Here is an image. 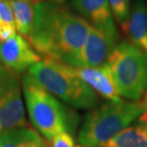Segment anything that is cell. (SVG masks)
<instances>
[{"label": "cell", "mask_w": 147, "mask_h": 147, "mask_svg": "<svg viewBox=\"0 0 147 147\" xmlns=\"http://www.w3.org/2000/svg\"><path fill=\"white\" fill-rule=\"evenodd\" d=\"M40 60V55L20 34L0 41V64L19 75Z\"/></svg>", "instance_id": "ba28073f"}, {"label": "cell", "mask_w": 147, "mask_h": 147, "mask_svg": "<svg viewBox=\"0 0 147 147\" xmlns=\"http://www.w3.org/2000/svg\"><path fill=\"white\" fill-rule=\"evenodd\" d=\"M23 96L32 124L44 139L52 142L61 132L73 134L78 117L57 96L26 73L22 78Z\"/></svg>", "instance_id": "7a4b0ae2"}, {"label": "cell", "mask_w": 147, "mask_h": 147, "mask_svg": "<svg viewBox=\"0 0 147 147\" xmlns=\"http://www.w3.org/2000/svg\"><path fill=\"white\" fill-rule=\"evenodd\" d=\"M17 34L16 21L10 1L0 2V41Z\"/></svg>", "instance_id": "9a60e30c"}, {"label": "cell", "mask_w": 147, "mask_h": 147, "mask_svg": "<svg viewBox=\"0 0 147 147\" xmlns=\"http://www.w3.org/2000/svg\"><path fill=\"white\" fill-rule=\"evenodd\" d=\"M120 27L130 42L147 54V10L143 0H133L130 17Z\"/></svg>", "instance_id": "8fae6325"}, {"label": "cell", "mask_w": 147, "mask_h": 147, "mask_svg": "<svg viewBox=\"0 0 147 147\" xmlns=\"http://www.w3.org/2000/svg\"><path fill=\"white\" fill-rule=\"evenodd\" d=\"M144 1V4H145V7H146V10H147V0H143Z\"/></svg>", "instance_id": "ffe728a7"}, {"label": "cell", "mask_w": 147, "mask_h": 147, "mask_svg": "<svg viewBox=\"0 0 147 147\" xmlns=\"http://www.w3.org/2000/svg\"><path fill=\"white\" fill-rule=\"evenodd\" d=\"M16 30L27 38L30 36L34 19V2L30 0H10Z\"/></svg>", "instance_id": "5bb4252c"}, {"label": "cell", "mask_w": 147, "mask_h": 147, "mask_svg": "<svg viewBox=\"0 0 147 147\" xmlns=\"http://www.w3.org/2000/svg\"><path fill=\"white\" fill-rule=\"evenodd\" d=\"M119 32L102 30L91 25L89 34L74 67L92 68L105 65L111 54L119 43Z\"/></svg>", "instance_id": "52a82bcc"}, {"label": "cell", "mask_w": 147, "mask_h": 147, "mask_svg": "<svg viewBox=\"0 0 147 147\" xmlns=\"http://www.w3.org/2000/svg\"><path fill=\"white\" fill-rule=\"evenodd\" d=\"M101 147H147V123L139 120Z\"/></svg>", "instance_id": "4fadbf2b"}, {"label": "cell", "mask_w": 147, "mask_h": 147, "mask_svg": "<svg viewBox=\"0 0 147 147\" xmlns=\"http://www.w3.org/2000/svg\"><path fill=\"white\" fill-rule=\"evenodd\" d=\"M144 112L142 100L108 101L86 115L78 132L82 147H101L139 119Z\"/></svg>", "instance_id": "3957f363"}, {"label": "cell", "mask_w": 147, "mask_h": 147, "mask_svg": "<svg viewBox=\"0 0 147 147\" xmlns=\"http://www.w3.org/2000/svg\"><path fill=\"white\" fill-rule=\"evenodd\" d=\"M2 1H10V0H0V2H2Z\"/></svg>", "instance_id": "7402d4cb"}, {"label": "cell", "mask_w": 147, "mask_h": 147, "mask_svg": "<svg viewBox=\"0 0 147 147\" xmlns=\"http://www.w3.org/2000/svg\"><path fill=\"white\" fill-rule=\"evenodd\" d=\"M106 67L121 98L139 101L147 92V54L130 41H121Z\"/></svg>", "instance_id": "5b68a950"}, {"label": "cell", "mask_w": 147, "mask_h": 147, "mask_svg": "<svg viewBox=\"0 0 147 147\" xmlns=\"http://www.w3.org/2000/svg\"><path fill=\"white\" fill-rule=\"evenodd\" d=\"M72 10L96 28L119 32L108 0H72Z\"/></svg>", "instance_id": "9c48e42d"}, {"label": "cell", "mask_w": 147, "mask_h": 147, "mask_svg": "<svg viewBox=\"0 0 147 147\" xmlns=\"http://www.w3.org/2000/svg\"><path fill=\"white\" fill-rule=\"evenodd\" d=\"M49 1H51L53 3H57V4H64L67 0H49Z\"/></svg>", "instance_id": "d6986e66"}, {"label": "cell", "mask_w": 147, "mask_h": 147, "mask_svg": "<svg viewBox=\"0 0 147 147\" xmlns=\"http://www.w3.org/2000/svg\"><path fill=\"white\" fill-rule=\"evenodd\" d=\"M91 25L64 4L34 3V19L27 40L38 55L74 67Z\"/></svg>", "instance_id": "6da1fadb"}, {"label": "cell", "mask_w": 147, "mask_h": 147, "mask_svg": "<svg viewBox=\"0 0 147 147\" xmlns=\"http://www.w3.org/2000/svg\"><path fill=\"white\" fill-rule=\"evenodd\" d=\"M45 139L36 129L23 126L0 135V147H45Z\"/></svg>", "instance_id": "7c38bea8"}, {"label": "cell", "mask_w": 147, "mask_h": 147, "mask_svg": "<svg viewBox=\"0 0 147 147\" xmlns=\"http://www.w3.org/2000/svg\"><path fill=\"white\" fill-rule=\"evenodd\" d=\"M45 147H48V145H46V146H45Z\"/></svg>", "instance_id": "cb8c5ba5"}, {"label": "cell", "mask_w": 147, "mask_h": 147, "mask_svg": "<svg viewBox=\"0 0 147 147\" xmlns=\"http://www.w3.org/2000/svg\"><path fill=\"white\" fill-rule=\"evenodd\" d=\"M70 67L72 71L82 81H84L96 95H99L111 102H119L122 100L106 65L92 67V68Z\"/></svg>", "instance_id": "30bf717a"}, {"label": "cell", "mask_w": 147, "mask_h": 147, "mask_svg": "<svg viewBox=\"0 0 147 147\" xmlns=\"http://www.w3.org/2000/svg\"><path fill=\"white\" fill-rule=\"evenodd\" d=\"M115 19L120 26L128 21L131 14V0H108Z\"/></svg>", "instance_id": "2e32d148"}, {"label": "cell", "mask_w": 147, "mask_h": 147, "mask_svg": "<svg viewBox=\"0 0 147 147\" xmlns=\"http://www.w3.org/2000/svg\"><path fill=\"white\" fill-rule=\"evenodd\" d=\"M76 147H82V146H80V145H78V146H76Z\"/></svg>", "instance_id": "603a6c76"}, {"label": "cell", "mask_w": 147, "mask_h": 147, "mask_svg": "<svg viewBox=\"0 0 147 147\" xmlns=\"http://www.w3.org/2000/svg\"><path fill=\"white\" fill-rule=\"evenodd\" d=\"M52 147H76L72 134L61 132L52 140Z\"/></svg>", "instance_id": "e0dca14e"}, {"label": "cell", "mask_w": 147, "mask_h": 147, "mask_svg": "<svg viewBox=\"0 0 147 147\" xmlns=\"http://www.w3.org/2000/svg\"><path fill=\"white\" fill-rule=\"evenodd\" d=\"M22 94L19 74L0 64V135L28 125Z\"/></svg>", "instance_id": "8992f818"}, {"label": "cell", "mask_w": 147, "mask_h": 147, "mask_svg": "<svg viewBox=\"0 0 147 147\" xmlns=\"http://www.w3.org/2000/svg\"><path fill=\"white\" fill-rule=\"evenodd\" d=\"M27 73L44 89L74 108L95 109L99 105L98 96L67 64L42 58Z\"/></svg>", "instance_id": "277c9868"}, {"label": "cell", "mask_w": 147, "mask_h": 147, "mask_svg": "<svg viewBox=\"0 0 147 147\" xmlns=\"http://www.w3.org/2000/svg\"><path fill=\"white\" fill-rule=\"evenodd\" d=\"M142 101L143 102V105H144V112H143V114L142 115V117H140V120L147 123V92L145 93V95L143 96V98Z\"/></svg>", "instance_id": "ac0fdd59"}, {"label": "cell", "mask_w": 147, "mask_h": 147, "mask_svg": "<svg viewBox=\"0 0 147 147\" xmlns=\"http://www.w3.org/2000/svg\"><path fill=\"white\" fill-rule=\"evenodd\" d=\"M30 1H33V2L36 3V2H37V1H40V0H30Z\"/></svg>", "instance_id": "44dd1931"}]
</instances>
